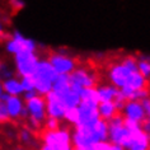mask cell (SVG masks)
<instances>
[{
    "label": "cell",
    "mask_w": 150,
    "mask_h": 150,
    "mask_svg": "<svg viewBox=\"0 0 150 150\" xmlns=\"http://www.w3.org/2000/svg\"><path fill=\"white\" fill-rule=\"evenodd\" d=\"M60 98H61L66 110H69V108H76L80 103V94H78L76 92L71 91V89L67 93H65L62 97H60Z\"/></svg>",
    "instance_id": "cell-21"
},
{
    "label": "cell",
    "mask_w": 150,
    "mask_h": 150,
    "mask_svg": "<svg viewBox=\"0 0 150 150\" xmlns=\"http://www.w3.org/2000/svg\"><path fill=\"white\" fill-rule=\"evenodd\" d=\"M131 73L132 71L130 69H127L125 65H122L121 62H116V64H112L108 67L107 76H108V80H110L111 85H113L117 89H121L126 84L127 78L130 76Z\"/></svg>",
    "instance_id": "cell-9"
},
{
    "label": "cell",
    "mask_w": 150,
    "mask_h": 150,
    "mask_svg": "<svg viewBox=\"0 0 150 150\" xmlns=\"http://www.w3.org/2000/svg\"><path fill=\"white\" fill-rule=\"evenodd\" d=\"M98 102L94 100H80L78 106V112H79V121L76 126L89 127L96 125L100 120L98 113ZM75 126V127H76Z\"/></svg>",
    "instance_id": "cell-6"
},
{
    "label": "cell",
    "mask_w": 150,
    "mask_h": 150,
    "mask_svg": "<svg viewBox=\"0 0 150 150\" xmlns=\"http://www.w3.org/2000/svg\"><path fill=\"white\" fill-rule=\"evenodd\" d=\"M97 89V94H98V100L99 103L102 102H113L116 96L118 93V89L115 88L111 84H98L96 87Z\"/></svg>",
    "instance_id": "cell-16"
},
{
    "label": "cell",
    "mask_w": 150,
    "mask_h": 150,
    "mask_svg": "<svg viewBox=\"0 0 150 150\" xmlns=\"http://www.w3.org/2000/svg\"><path fill=\"white\" fill-rule=\"evenodd\" d=\"M6 110H8L9 117L16 120L21 118L22 111L24 110V100L22 99V97H16V96H10L8 100L5 102Z\"/></svg>",
    "instance_id": "cell-15"
},
{
    "label": "cell",
    "mask_w": 150,
    "mask_h": 150,
    "mask_svg": "<svg viewBox=\"0 0 150 150\" xmlns=\"http://www.w3.org/2000/svg\"><path fill=\"white\" fill-rule=\"evenodd\" d=\"M111 150H125V149H123L122 146H120V145H113V144H112Z\"/></svg>",
    "instance_id": "cell-34"
},
{
    "label": "cell",
    "mask_w": 150,
    "mask_h": 150,
    "mask_svg": "<svg viewBox=\"0 0 150 150\" xmlns=\"http://www.w3.org/2000/svg\"><path fill=\"white\" fill-rule=\"evenodd\" d=\"M59 74L54 70V67L51 66V64L48 62V60H40L38 65H37V69L33 74V78L35 79H43L47 81H54L57 79Z\"/></svg>",
    "instance_id": "cell-14"
},
{
    "label": "cell",
    "mask_w": 150,
    "mask_h": 150,
    "mask_svg": "<svg viewBox=\"0 0 150 150\" xmlns=\"http://www.w3.org/2000/svg\"><path fill=\"white\" fill-rule=\"evenodd\" d=\"M149 89H150V81H149Z\"/></svg>",
    "instance_id": "cell-40"
},
{
    "label": "cell",
    "mask_w": 150,
    "mask_h": 150,
    "mask_svg": "<svg viewBox=\"0 0 150 150\" xmlns=\"http://www.w3.org/2000/svg\"><path fill=\"white\" fill-rule=\"evenodd\" d=\"M0 67H1V62H0Z\"/></svg>",
    "instance_id": "cell-41"
},
{
    "label": "cell",
    "mask_w": 150,
    "mask_h": 150,
    "mask_svg": "<svg viewBox=\"0 0 150 150\" xmlns=\"http://www.w3.org/2000/svg\"><path fill=\"white\" fill-rule=\"evenodd\" d=\"M40 57L37 52L22 51L19 54L14 55V64H16L17 75L21 78L24 76H33L35 71L38 65Z\"/></svg>",
    "instance_id": "cell-3"
},
{
    "label": "cell",
    "mask_w": 150,
    "mask_h": 150,
    "mask_svg": "<svg viewBox=\"0 0 150 150\" xmlns=\"http://www.w3.org/2000/svg\"><path fill=\"white\" fill-rule=\"evenodd\" d=\"M140 103H141L142 108H144L145 116H146V117H150V97H148V98H145V99H142Z\"/></svg>",
    "instance_id": "cell-33"
},
{
    "label": "cell",
    "mask_w": 150,
    "mask_h": 150,
    "mask_svg": "<svg viewBox=\"0 0 150 150\" xmlns=\"http://www.w3.org/2000/svg\"><path fill=\"white\" fill-rule=\"evenodd\" d=\"M9 120H10V117H9L5 103L0 100V123H5V122H8Z\"/></svg>",
    "instance_id": "cell-29"
},
{
    "label": "cell",
    "mask_w": 150,
    "mask_h": 150,
    "mask_svg": "<svg viewBox=\"0 0 150 150\" xmlns=\"http://www.w3.org/2000/svg\"><path fill=\"white\" fill-rule=\"evenodd\" d=\"M137 71L148 81L150 80V60L145 55H141L137 57Z\"/></svg>",
    "instance_id": "cell-22"
},
{
    "label": "cell",
    "mask_w": 150,
    "mask_h": 150,
    "mask_svg": "<svg viewBox=\"0 0 150 150\" xmlns=\"http://www.w3.org/2000/svg\"><path fill=\"white\" fill-rule=\"evenodd\" d=\"M70 91V80L69 75H59L57 79L52 84V92L59 97H62L65 93Z\"/></svg>",
    "instance_id": "cell-19"
},
{
    "label": "cell",
    "mask_w": 150,
    "mask_h": 150,
    "mask_svg": "<svg viewBox=\"0 0 150 150\" xmlns=\"http://www.w3.org/2000/svg\"><path fill=\"white\" fill-rule=\"evenodd\" d=\"M41 150H55L54 148H51V146H48V145H42V148H41Z\"/></svg>",
    "instance_id": "cell-35"
},
{
    "label": "cell",
    "mask_w": 150,
    "mask_h": 150,
    "mask_svg": "<svg viewBox=\"0 0 150 150\" xmlns=\"http://www.w3.org/2000/svg\"><path fill=\"white\" fill-rule=\"evenodd\" d=\"M108 140V123L104 120H99L96 125L89 127L76 126L71 135V142L74 149H81L93 146L97 142Z\"/></svg>",
    "instance_id": "cell-1"
},
{
    "label": "cell",
    "mask_w": 150,
    "mask_h": 150,
    "mask_svg": "<svg viewBox=\"0 0 150 150\" xmlns=\"http://www.w3.org/2000/svg\"><path fill=\"white\" fill-rule=\"evenodd\" d=\"M42 140L45 145H48L55 150H73L71 134L66 129H59L55 131H43Z\"/></svg>",
    "instance_id": "cell-4"
},
{
    "label": "cell",
    "mask_w": 150,
    "mask_h": 150,
    "mask_svg": "<svg viewBox=\"0 0 150 150\" xmlns=\"http://www.w3.org/2000/svg\"><path fill=\"white\" fill-rule=\"evenodd\" d=\"M24 106L28 111V118L33 120V121H36V122H38V123L42 125V123L45 122V120L47 118L46 100H45V97L36 96L35 98L24 102Z\"/></svg>",
    "instance_id": "cell-8"
},
{
    "label": "cell",
    "mask_w": 150,
    "mask_h": 150,
    "mask_svg": "<svg viewBox=\"0 0 150 150\" xmlns=\"http://www.w3.org/2000/svg\"><path fill=\"white\" fill-rule=\"evenodd\" d=\"M19 139L24 144H31L32 142V132L29 129H23L19 132Z\"/></svg>",
    "instance_id": "cell-30"
},
{
    "label": "cell",
    "mask_w": 150,
    "mask_h": 150,
    "mask_svg": "<svg viewBox=\"0 0 150 150\" xmlns=\"http://www.w3.org/2000/svg\"><path fill=\"white\" fill-rule=\"evenodd\" d=\"M120 62H121L122 65H125L127 69H130L131 71H137V57H135L132 55L125 56Z\"/></svg>",
    "instance_id": "cell-25"
},
{
    "label": "cell",
    "mask_w": 150,
    "mask_h": 150,
    "mask_svg": "<svg viewBox=\"0 0 150 150\" xmlns=\"http://www.w3.org/2000/svg\"><path fill=\"white\" fill-rule=\"evenodd\" d=\"M5 50L12 55H17L22 51H29V52H36L37 51V43L35 40L25 37L23 33L19 31H14L10 35L9 40L5 42Z\"/></svg>",
    "instance_id": "cell-5"
},
{
    "label": "cell",
    "mask_w": 150,
    "mask_h": 150,
    "mask_svg": "<svg viewBox=\"0 0 150 150\" xmlns=\"http://www.w3.org/2000/svg\"><path fill=\"white\" fill-rule=\"evenodd\" d=\"M47 60L59 75H70L78 67L76 60L62 51H57L51 54Z\"/></svg>",
    "instance_id": "cell-7"
},
{
    "label": "cell",
    "mask_w": 150,
    "mask_h": 150,
    "mask_svg": "<svg viewBox=\"0 0 150 150\" xmlns=\"http://www.w3.org/2000/svg\"><path fill=\"white\" fill-rule=\"evenodd\" d=\"M3 83V88H4V92L9 96H16V97H22L23 94V88L21 85V80L18 78L13 76L9 78V79L1 80Z\"/></svg>",
    "instance_id": "cell-17"
},
{
    "label": "cell",
    "mask_w": 150,
    "mask_h": 150,
    "mask_svg": "<svg viewBox=\"0 0 150 150\" xmlns=\"http://www.w3.org/2000/svg\"><path fill=\"white\" fill-rule=\"evenodd\" d=\"M69 80H70V83L78 84L81 88H93L98 85L96 75L92 71L84 69V67H79V66L69 75Z\"/></svg>",
    "instance_id": "cell-10"
},
{
    "label": "cell",
    "mask_w": 150,
    "mask_h": 150,
    "mask_svg": "<svg viewBox=\"0 0 150 150\" xmlns=\"http://www.w3.org/2000/svg\"><path fill=\"white\" fill-rule=\"evenodd\" d=\"M131 136L126 145L123 146L125 150H149L150 148V137L149 135L144 132L142 129L137 131H130Z\"/></svg>",
    "instance_id": "cell-12"
},
{
    "label": "cell",
    "mask_w": 150,
    "mask_h": 150,
    "mask_svg": "<svg viewBox=\"0 0 150 150\" xmlns=\"http://www.w3.org/2000/svg\"><path fill=\"white\" fill-rule=\"evenodd\" d=\"M125 85L130 87L132 91H140V89L149 87V81L146 80L139 71H132V73L130 74V76L127 78V81Z\"/></svg>",
    "instance_id": "cell-18"
},
{
    "label": "cell",
    "mask_w": 150,
    "mask_h": 150,
    "mask_svg": "<svg viewBox=\"0 0 150 150\" xmlns=\"http://www.w3.org/2000/svg\"><path fill=\"white\" fill-rule=\"evenodd\" d=\"M4 88H3V83H1V80H0V97H1L3 94H4Z\"/></svg>",
    "instance_id": "cell-36"
},
{
    "label": "cell",
    "mask_w": 150,
    "mask_h": 150,
    "mask_svg": "<svg viewBox=\"0 0 150 150\" xmlns=\"http://www.w3.org/2000/svg\"><path fill=\"white\" fill-rule=\"evenodd\" d=\"M80 100H94V102L99 103L96 87H93V88H83V91H81V93H80Z\"/></svg>",
    "instance_id": "cell-23"
},
{
    "label": "cell",
    "mask_w": 150,
    "mask_h": 150,
    "mask_svg": "<svg viewBox=\"0 0 150 150\" xmlns=\"http://www.w3.org/2000/svg\"><path fill=\"white\" fill-rule=\"evenodd\" d=\"M67 123H71V125H78V121H79V112H78V107L76 108H69V110L65 111V115H64V118Z\"/></svg>",
    "instance_id": "cell-24"
},
{
    "label": "cell",
    "mask_w": 150,
    "mask_h": 150,
    "mask_svg": "<svg viewBox=\"0 0 150 150\" xmlns=\"http://www.w3.org/2000/svg\"><path fill=\"white\" fill-rule=\"evenodd\" d=\"M149 150H150V148H149Z\"/></svg>",
    "instance_id": "cell-43"
},
{
    "label": "cell",
    "mask_w": 150,
    "mask_h": 150,
    "mask_svg": "<svg viewBox=\"0 0 150 150\" xmlns=\"http://www.w3.org/2000/svg\"><path fill=\"white\" fill-rule=\"evenodd\" d=\"M45 125V130L46 131H55L60 129V120L52 118V117H47L43 122Z\"/></svg>",
    "instance_id": "cell-28"
},
{
    "label": "cell",
    "mask_w": 150,
    "mask_h": 150,
    "mask_svg": "<svg viewBox=\"0 0 150 150\" xmlns=\"http://www.w3.org/2000/svg\"><path fill=\"white\" fill-rule=\"evenodd\" d=\"M45 100H46V115H47V117H52V118H56V120H62L66 108H65V106H64L61 98L51 91L47 96H45Z\"/></svg>",
    "instance_id": "cell-11"
},
{
    "label": "cell",
    "mask_w": 150,
    "mask_h": 150,
    "mask_svg": "<svg viewBox=\"0 0 150 150\" xmlns=\"http://www.w3.org/2000/svg\"><path fill=\"white\" fill-rule=\"evenodd\" d=\"M146 57H148V59H149V60H150V55H148V56H146Z\"/></svg>",
    "instance_id": "cell-38"
},
{
    "label": "cell",
    "mask_w": 150,
    "mask_h": 150,
    "mask_svg": "<svg viewBox=\"0 0 150 150\" xmlns=\"http://www.w3.org/2000/svg\"><path fill=\"white\" fill-rule=\"evenodd\" d=\"M120 113L123 116V118L131 120V121H135L139 123H141L146 118L141 103L136 102V100H126L125 106H123L122 111Z\"/></svg>",
    "instance_id": "cell-13"
},
{
    "label": "cell",
    "mask_w": 150,
    "mask_h": 150,
    "mask_svg": "<svg viewBox=\"0 0 150 150\" xmlns=\"http://www.w3.org/2000/svg\"><path fill=\"white\" fill-rule=\"evenodd\" d=\"M150 97V89L148 88H144V89H140V91H135L132 93V97H131L130 100H136V102H141L142 99L148 98Z\"/></svg>",
    "instance_id": "cell-27"
},
{
    "label": "cell",
    "mask_w": 150,
    "mask_h": 150,
    "mask_svg": "<svg viewBox=\"0 0 150 150\" xmlns=\"http://www.w3.org/2000/svg\"><path fill=\"white\" fill-rule=\"evenodd\" d=\"M17 150H23V149H22V148H19V149H17Z\"/></svg>",
    "instance_id": "cell-39"
},
{
    "label": "cell",
    "mask_w": 150,
    "mask_h": 150,
    "mask_svg": "<svg viewBox=\"0 0 150 150\" xmlns=\"http://www.w3.org/2000/svg\"><path fill=\"white\" fill-rule=\"evenodd\" d=\"M19 80H21L22 88H23V93L35 91V79H33V76H24V78H21Z\"/></svg>",
    "instance_id": "cell-26"
},
{
    "label": "cell",
    "mask_w": 150,
    "mask_h": 150,
    "mask_svg": "<svg viewBox=\"0 0 150 150\" xmlns=\"http://www.w3.org/2000/svg\"><path fill=\"white\" fill-rule=\"evenodd\" d=\"M10 8L14 9V10H22L24 9L25 6V1L24 0H8Z\"/></svg>",
    "instance_id": "cell-31"
},
{
    "label": "cell",
    "mask_w": 150,
    "mask_h": 150,
    "mask_svg": "<svg viewBox=\"0 0 150 150\" xmlns=\"http://www.w3.org/2000/svg\"><path fill=\"white\" fill-rule=\"evenodd\" d=\"M112 144L110 141H100L97 142L96 145H93V149L94 150H111Z\"/></svg>",
    "instance_id": "cell-32"
},
{
    "label": "cell",
    "mask_w": 150,
    "mask_h": 150,
    "mask_svg": "<svg viewBox=\"0 0 150 150\" xmlns=\"http://www.w3.org/2000/svg\"><path fill=\"white\" fill-rule=\"evenodd\" d=\"M98 113L100 120L110 121L112 117H115L118 113V111L116 110V106L113 102H102L98 104Z\"/></svg>",
    "instance_id": "cell-20"
},
{
    "label": "cell",
    "mask_w": 150,
    "mask_h": 150,
    "mask_svg": "<svg viewBox=\"0 0 150 150\" xmlns=\"http://www.w3.org/2000/svg\"><path fill=\"white\" fill-rule=\"evenodd\" d=\"M74 150H94L93 146H88V148H81V149H74Z\"/></svg>",
    "instance_id": "cell-37"
},
{
    "label": "cell",
    "mask_w": 150,
    "mask_h": 150,
    "mask_svg": "<svg viewBox=\"0 0 150 150\" xmlns=\"http://www.w3.org/2000/svg\"><path fill=\"white\" fill-rule=\"evenodd\" d=\"M108 123V140H111V144L125 146L131 136V132L123 126V116L117 113L115 117H112Z\"/></svg>",
    "instance_id": "cell-2"
},
{
    "label": "cell",
    "mask_w": 150,
    "mask_h": 150,
    "mask_svg": "<svg viewBox=\"0 0 150 150\" xmlns=\"http://www.w3.org/2000/svg\"><path fill=\"white\" fill-rule=\"evenodd\" d=\"M149 137H150V135H149Z\"/></svg>",
    "instance_id": "cell-42"
}]
</instances>
